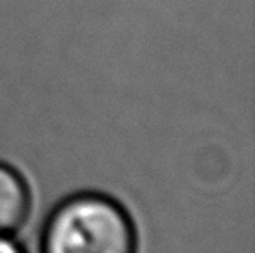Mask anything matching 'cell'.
<instances>
[{
    "label": "cell",
    "instance_id": "obj_1",
    "mask_svg": "<svg viewBox=\"0 0 255 253\" xmlns=\"http://www.w3.org/2000/svg\"><path fill=\"white\" fill-rule=\"evenodd\" d=\"M41 253H138V235L120 201L80 192L65 197L49 214Z\"/></svg>",
    "mask_w": 255,
    "mask_h": 253
},
{
    "label": "cell",
    "instance_id": "obj_2",
    "mask_svg": "<svg viewBox=\"0 0 255 253\" xmlns=\"http://www.w3.org/2000/svg\"><path fill=\"white\" fill-rule=\"evenodd\" d=\"M32 192L26 179L6 162H0V237H13L26 224Z\"/></svg>",
    "mask_w": 255,
    "mask_h": 253
},
{
    "label": "cell",
    "instance_id": "obj_3",
    "mask_svg": "<svg viewBox=\"0 0 255 253\" xmlns=\"http://www.w3.org/2000/svg\"><path fill=\"white\" fill-rule=\"evenodd\" d=\"M0 253H26V250L11 237H0Z\"/></svg>",
    "mask_w": 255,
    "mask_h": 253
}]
</instances>
